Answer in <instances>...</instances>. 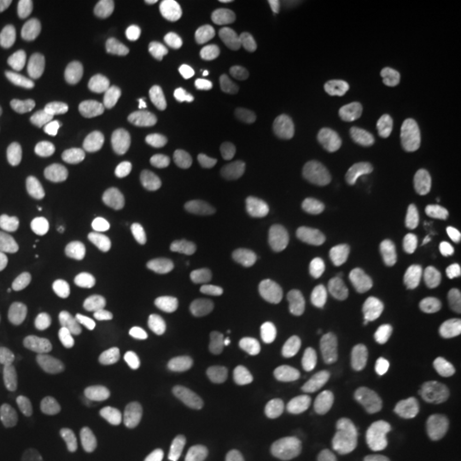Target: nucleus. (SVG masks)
I'll use <instances>...</instances> for the list:
<instances>
[{
    "instance_id": "f257e3e1",
    "label": "nucleus",
    "mask_w": 461,
    "mask_h": 461,
    "mask_svg": "<svg viewBox=\"0 0 461 461\" xmlns=\"http://www.w3.org/2000/svg\"><path fill=\"white\" fill-rule=\"evenodd\" d=\"M182 260L178 226L161 212H137L116 232L110 291L123 314H154L175 291Z\"/></svg>"
},
{
    "instance_id": "f03ea898",
    "label": "nucleus",
    "mask_w": 461,
    "mask_h": 461,
    "mask_svg": "<svg viewBox=\"0 0 461 461\" xmlns=\"http://www.w3.org/2000/svg\"><path fill=\"white\" fill-rule=\"evenodd\" d=\"M161 123V86L144 72H127L93 99L86 113V150L106 165H127L158 140Z\"/></svg>"
},
{
    "instance_id": "7ed1b4c3",
    "label": "nucleus",
    "mask_w": 461,
    "mask_h": 461,
    "mask_svg": "<svg viewBox=\"0 0 461 461\" xmlns=\"http://www.w3.org/2000/svg\"><path fill=\"white\" fill-rule=\"evenodd\" d=\"M331 304V264L321 249L287 247L267 264L257 291L264 325L280 339H301L325 318Z\"/></svg>"
},
{
    "instance_id": "20e7f679",
    "label": "nucleus",
    "mask_w": 461,
    "mask_h": 461,
    "mask_svg": "<svg viewBox=\"0 0 461 461\" xmlns=\"http://www.w3.org/2000/svg\"><path fill=\"white\" fill-rule=\"evenodd\" d=\"M417 434L413 417L379 400H346L314 420V445L329 461H403Z\"/></svg>"
},
{
    "instance_id": "39448f33",
    "label": "nucleus",
    "mask_w": 461,
    "mask_h": 461,
    "mask_svg": "<svg viewBox=\"0 0 461 461\" xmlns=\"http://www.w3.org/2000/svg\"><path fill=\"white\" fill-rule=\"evenodd\" d=\"M438 321L407 297H383L369 304L352 331L356 356L383 373L420 369L438 352Z\"/></svg>"
},
{
    "instance_id": "423d86ee",
    "label": "nucleus",
    "mask_w": 461,
    "mask_h": 461,
    "mask_svg": "<svg viewBox=\"0 0 461 461\" xmlns=\"http://www.w3.org/2000/svg\"><path fill=\"white\" fill-rule=\"evenodd\" d=\"M66 150L62 113L51 99L21 103L0 131V182L11 192L32 195L55 178Z\"/></svg>"
},
{
    "instance_id": "0eeeda50",
    "label": "nucleus",
    "mask_w": 461,
    "mask_h": 461,
    "mask_svg": "<svg viewBox=\"0 0 461 461\" xmlns=\"http://www.w3.org/2000/svg\"><path fill=\"white\" fill-rule=\"evenodd\" d=\"M21 304L49 335L62 339L68 346L93 348L103 356H127L137 348V329L131 321L123 314H113L86 301V297H76L59 287H45V284H24Z\"/></svg>"
},
{
    "instance_id": "6e6552de",
    "label": "nucleus",
    "mask_w": 461,
    "mask_h": 461,
    "mask_svg": "<svg viewBox=\"0 0 461 461\" xmlns=\"http://www.w3.org/2000/svg\"><path fill=\"white\" fill-rule=\"evenodd\" d=\"M458 34V11L445 0H403L383 17L376 55L400 72H428L441 66Z\"/></svg>"
},
{
    "instance_id": "1a4fd4ad",
    "label": "nucleus",
    "mask_w": 461,
    "mask_h": 461,
    "mask_svg": "<svg viewBox=\"0 0 461 461\" xmlns=\"http://www.w3.org/2000/svg\"><path fill=\"white\" fill-rule=\"evenodd\" d=\"M106 240L103 209L89 198L68 202L32 232V257L62 284H83L96 270Z\"/></svg>"
},
{
    "instance_id": "9d476101",
    "label": "nucleus",
    "mask_w": 461,
    "mask_h": 461,
    "mask_svg": "<svg viewBox=\"0 0 461 461\" xmlns=\"http://www.w3.org/2000/svg\"><path fill=\"white\" fill-rule=\"evenodd\" d=\"M41 424L62 447L76 455H96L131 441L140 428V407L131 396H106V400H76V396H51L41 407Z\"/></svg>"
},
{
    "instance_id": "9b49d317",
    "label": "nucleus",
    "mask_w": 461,
    "mask_h": 461,
    "mask_svg": "<svg viewBox=\"0 0 461 461\" xmlns=\"http://www.w3.org/2000/svg\"><path fill=\"white\" fill-rule=\"evenodd\" d=\"M175 441L198 461H226L260 455L274 441V424L247 407H205L185 417Z\"/></svg>"
},
{
    "instance_id": "f8f14e48",
    "label": "nucleus",
    "mask_w": 461,
    "mask_h": 461,
    "mask_svg": "<svg viewBox=\"0 0 461 461\" xmlns=\"http://www.w3.org/2000/svg\"><path fill=\"white\" fill-rule=\"evenodd\" d=\"M131 45V4L79 0L68 24V55L79 72L99 76L113 68Z\"/></svg>"
},
{
    "instance_id": "ddd939ff",
    "label": "nucleus",
    "mask_w": 461,
    "mask_h": 461,
    "mask_svg": "<svg viewBox=\"0 0 461 461\" xmlns=\"http://www.w3.org/2000/svg\"><path fill=\"white\" fill-rule=\"evenodd\" d=\"M461 420V342L438 346L417 369L413 424L428 434H447Z\"/></svg>"
},
{
    "instance_id": "4468645a",
    "label": "nucleus",
    "mask_w": 461,
    "mask_h": 461,
    "mask_svg": "<svg viewBox=\"0 0 461 461\" xmlns=\"http://www.w3.org/2000/svg\"><path fill=\"white\" fill-rule=\"evenodd\" d=\"M424 202L430 212L461 219V154L458 150H438L424 167Z\"/></svg>"
},
{
    "instance_id": "2eb2a0df",
    "label": "nucleus",
    "mask_w": 461,
    "mask_h": 461,
    "mask_svg": "<svg viewBox=\"0 0 461 461\" xmlns=\"http://www.w3.org/2000/svg\"><path fill=\"white\" fill-rule=\"evenodd\" d=\"M49 14L45 0H0V51L14 49Z\"/></svg>"
},
{
    "instance_id": "dca6fc26",
    "label": "nucleus",
    "mask_w": 461,
    "mask_h": 461,
    "mask_svg": "<svg viewBox=\"0 0 461 461\" xmlns=\"http://www.w3.org/2000/svg\"><path fill=\"white\" fill-rule=\"evenodd\" d=\"M131 461H198L195 455H188L175 438L171 441H158V445H148L144 451H137Z\"/></svg>"
},
{
    "instance_id": "f3484780",
    "label": "nucleus",
    "mask_w": 461,
    "mask_h": 461,
    "mask_svg": "<svg viewBox=\"0 0 461 461\" xmlns=\"http://www.w3.org/2000/svg\"><path fill=\"white\" fill-rule=\"evenodd\" d=\"M7 451H11V438H7V430L0 424V461H7Z\"/></svg>"
}]
</instances>
